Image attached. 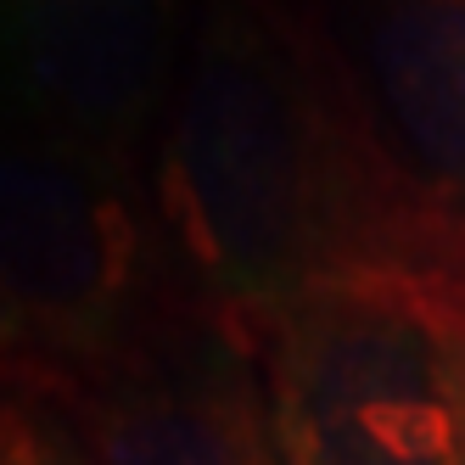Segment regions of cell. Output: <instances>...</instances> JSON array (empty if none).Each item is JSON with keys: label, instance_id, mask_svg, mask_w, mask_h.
I'll use <instances>...</instances> for the list:
<instances>
[{"label": "cell", "instance_id": "obj_1", "mask_svg": "<svg viewBox=\"0 0 465 465\" xmlns=\"http://www.w3.org/2000/svg\"><path fill=\"white\" fill-rule=\"evenodd\" d=\"M146 185L180 303L252 342L337 270L460 263V236L387 163L309 0H196Z\"/></svg>", "mask_w": 465, "mask_h": 465}, {"label": "cell", "instance_id": "obj_2", "mask_svg": "<svg viewBox=\"0 0 465 465\" xmlns=\"http://www.w3.org/2000/svg\"><path fill=\"white\" fill-rule=\"evenodd\" d=\"M281 465H465L460 263H359L258 337Z\"/></svg>", "mask_w": 465, "mask_h": 465}, {"label": "cell", "instance_id": "obj_3", "mask_svg": "<svg viewBox=\"0 0 465 465\" xmlns=\"http://www.w3.org/2000/svg\"><path fill=\"white\" fill-rule=\"evenodd\" d=\"M0 292L40 331L68 398L180 314L146 169L0 124Z\"/></svg>", "mask_w": 465, "mask_h": 465}, {"label": "cell", "instance_id": "obj_4", "mask_svg": "<svg viewBox=\"0 0 465 465\" xmlns=\"http://www.w3.org/2000/svg\"><path fill=\"white\" fill-rule=\"evenodd\" d=\"M185 40V0H17L0 40V124L141 169Z\"/></svg>", "mask_w": 465, "mask_h": 465}, {"label": "cell", "instance_id": "obj_5", "mask_svg": "<svg viewBox=\"0 0 465 465\" xmlns=\"http://www.w3.org/2000/svg\"><path fill=\"white\" fill-rule=\"evenodd\" d=\"M84 465H281L258 342L196 309L74 387Z\"/></svg>", "mask_w": 465, "mask_h": 465}, {"label": "cell", "instance_id": "obj_6", "mask_svg": "<svg viewBox=\"0 0 465 465\" xmlns=\"http://www.w3.org/2000/svg\"><path fill=\"white\" fill-rule=\"evenodd\" d=\"M387 163L465 242V0H309Z\"/></svg>", "mask_w": 465, "mask_h": 465}, {"label": "cell", "instance_id": "obj_7", "mask_svg": "<svg viewBox=\"0 0 465 465\" xmlns=\"http://www.w3.org/2000/svg\"><path fill=\"white\" fill-rule=\"evenodd\" d=\"M0 392H62L68 398V381L56 376V364L45 359V342L40 331L28 325V314L0 292Z\"/></svg>", "mask_w": 465, "mask_h": 465}, {"label": "cell", "instance_id": "obj_8", "mask_svg": "<svg viewBox=\"0 0 465 465\" xmlns=\"http://www.w3.org/2000/svg\"><path fill=\"white\" fill-rule=\"evenodd\" d=\"M0 465H84V454H68L62 443H51L35 426V415L12 398L6 426H0Z\"/></svg>", "mask_w": 465, "mask_h": 465}, {"label": "cell", "instance_id": "obj_9", "mask_svg": "<svg viewBox=\"0 0 465 465\" xmlns=\"http://www.w3.org/2000/svg\"><path fill=\"white\" fill-rule=\"evenodd\" d=\"M12 12H17V0H0V40H6V28H12Z\"/></svg>", "mask_w": 465, "mask_h": 465}, {"label": "cell", "instance_id": "obj_10", "mask_svg": "<svg viewBox=\"0 0 465 465\" xmlns=\"http://www.w3.org/2000/svg\"><path fill=\"white\" fill-rule=\"evenodd\" d=\"M12 398H17V392H0V426H6V410H12Z\"/></svg>", "mask_w": 465, "mask_h": 465}, {"label": "cell", "instance_id": "obj_11", "mask_svg": "<svg viewBox=\"0 0 465 465\" xmlns=\"http://www.w3.org/2000/svg\"><path fill=\"white\" fill-rule=\"evenodd\" d=\"M460 275H465V242H460Z\"/></svg>", "mask_w": 465, "mask_h": 465}]
</instances>
